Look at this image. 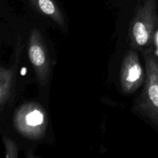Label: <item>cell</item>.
<instances>
[{"label":"cell","mask_w":158,"mask_h":158,"mask_svg":"<svg viewBox=\"0 0 158 158\" xmlns=\"http://www.w3.org/2000/svg\"><path fill=\"white\" fill-rule=\"evenodd\" d=\"M146 80L133 110L151 122L158 131V58L151 49L143 51Z\"/></svg>","instance_id":"6da1fadb"},{"label":"cell","mask_w":158,"mask_h":158,"mask_svg":"<svg viewBox=\"0 0 158 158\" xmlns=\"http://www.w3.org/2000/svg\"><path fill=\"white\" fill-rule=\"evenodd\" d=\"M157 25V0H143L130 25L129 37L133 49H148L154 40Z\"/></svg>","instance_id":"7a4b0ae2"},{"label":"cell","mask_w":158,"mask_h":158,"mask_svg":"<svg viewBox=\"0 0 158 158\" xmlns=\"http://www.w3.org/2000/svg\"><path fill=\"white\" fill-rule=\"evenodd\" d=\"M12 121L21 135L32 140H40L43 137L48 124L44 109L33 102L22 104L15 110Z\"/></svg>","instance_id":"3957f363"},{"label":"cell","mask_w":158,"mask_h":158,"mask_svg":"<svg viewBox=\"0 0 158 158\" xmlns=\"http://www.w3.org/2000/svg\"><path fill=\"white\" fill-rule=\"evenodd\" d=\"M28 56L40 85L45 86L51 73L50 57L48 53L42 34L33 29L28 41Z\"/></svg>","instance_id":"277c9868"},{"label":"cell","mask_w":158,"mask_h":158,"mask_svg":"<svg viewBox=\"0 0 158 158\" xmlns=\"http://www.w3.org/2000/svg\"><path fill=\"white\" fill-rule=\"evenodd\" d=\"M146 73L143 69L136 49H131L125 54L120 67V80L121 89L124 94L136 92L144 85Z\"/></svg>","instance_id":"5b68a950"},{"label":"cell","mask_w":158,"mask_h":158,"mask_svg":"<svg viewBox=\"0 0 158 158\" xmlns=\"http://www.w3.org/2000/svg\"><path fill=\"white\" fill-rule=\"evenodd\" d=\"M22 40L18 37L15 50L13 52V61L9 68L1 66L0 67V111L2 112L5 106L12 100L15 93V74L17 71L19 56L22 52Z\"/></svg>","instance_id":"8992f818"},{"label":"cell","mask_w":158,"mask_h":158,"mask_svg":"<svg viewBox=\"0 0 158 158\" xmlns=\"http://www.w3.org/2000/svg\"><path fill=\"white\" fill-rule=\"evenodd\" d=\"M34 8L43 15L50 18L60 27H64L66 23L63 12L55 0H29Z\"/></svg>","instance_id":"52a82bcc"},{"label":"cell","mask_w":158,"mask_h":158,"mask_svg":"<svg viewBox=\"0 0 158 158\" xmlns=\"http://www.w3.org/2000/svg\"><path fill=\"white\" fill-rule=\"evenodd\" d=\"M5 148V157L6 158H17L19 156V149L16 143L7 137H2Z\"/></svg>","instance_id":"ba28073f"}]
</instances>
